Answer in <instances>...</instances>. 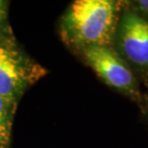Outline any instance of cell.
<instances>
[{"mask_svg":"<svg viewBox=\"0 0 148 148\" xmlns=\"http://www.w3.org/2000/svg\"><path fill=\"white\" fill-rule=\"evenodd\" d=\"M14 103L0 96V148H5L8 144Z\"/></svg>","mask_w":148,"mask_h":148,"instance_id":"obj_5","label":"cell"},{"mask_svg":"<svg viewBox=\"0 0 148 148\" xmlns=\"http://www.w3.org/2000/svg\"><path fill=\"white\" fill-rule=\"evenodd\" d=\"M145 105L147 106V111H148V99H147V102L145 103Z\"/></svg>","mask_w":148,"mask_h":148,"instance_id":"obj_8","label":"cell"},{"mask_svg":"<svg viewBox=\"0 0 148 148\" xmlns=\"http://www.w3.org/2000/svg\"><path fill=\"white\" fill-rule=\"evenodd\" d=\"M124 8L133 12L148 22V0L123 1Z\"/></svg>","mask_w":148,"mask_h":148,"instance_id":"obj_6","label":"cell"},{"mask_svg":"<svg viewBox=\"0 0 148 148\" xmlns=\"http://www.w3.org/2000/svg\"><path fill=\"white\" fill-rule=\"evenodd\" d=\"M112 48L125 61L138 79L148 85V22L123 8Z\"/></svg>","mask_w":148,"mask_h":148,"instance_id":"obj_3","label":"cell"},{"mask_svg":"<svg viewBox=\"0 0 148 148\" xmlns=\"http://www.w3.org/2000/svg\"><path fill=\"white\" fill-rule=\"evenodd\" d=\"M7 9L8 5L6 1L0 0V34L2 32V29L4 27L6 19H7Z\"/></svg>","mask_w":148,"mask_h":148,"instance_id":"obj_7","label":"cell"},{"mask_svg":"<svg viewBox=\"0 0 148 148\" xmlns=\"http://www.w3.org/2000/svg\"><path fill=\"white\" fill-rule=\"evenodd\" d=\"M29 73L22 56L13 47L0 43V96L16 102L30 82Z\"/></svg>","mask_w":148,"mask_h":148,"instance_id":"obj_4","label":"cell"},{"mask_svg":"<svg viewBox=\"0 0 148 148\" xmlns=\"http://www.w3.org/2000/svg\"><path fill=\"white\" fill-rule=\"evenodd\" d=\"M80 52L86 63L109 87L141 108L145 105L138 77L112 47L90 46Z\"/></svg>","mask_w":148,"mask_h":148,"instance_id":"obj_2","label":"cell"},{"mask_svg":"<svg viewBox=\"0 0 148 148\" xmlns=\"http://www.w3.org/2000/svg\"><path fill=\"white\" fill-rule=\"evenodd\" d=\"M123 1L76 0L62 18L64 40L78 51L90 46H112Z\"/></svg>","mask_w":148,"mask_h":148,"instance_id":"obj_1","label":"cell"}]
</instances>
